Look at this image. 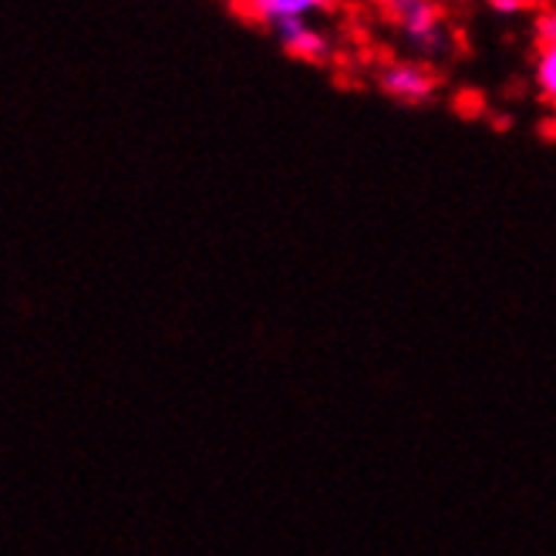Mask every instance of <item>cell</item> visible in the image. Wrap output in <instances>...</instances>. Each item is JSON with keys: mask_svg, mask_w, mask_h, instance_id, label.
Instances as JSON below:
<instances>
[{"mask_svg": "<svg viewBox=\"0 0 556 556\" xmlns=\"http://www.w3.org/2000/svg\"><path fill=\"white\" fill-rule=\"evenodd\" d=\"M391 21L399 24L402 35L418 48V51H442L445 48V27H442V11L435 0H384Z\"/></svg>", "mask_w": 556, "mask_h": 556, "instance_id": "1", "label": "cell"}, {"mask_svg": "<svg viewBox=\"0 0 556 556\" xmlns=\"http://www.w3.org/2000/svg\"><path fill=\"white\" fill-rule=\"evenodd\" d=\"M378 88L395 98V102H405V105H421L429 102L439 88V78L425 68V64H415V61H395V64H384L381 75H378Z\"/></svg>", "mask_w": 556, "mask_h": 556, "instance_id": "2", "label": "cell"}, {"mask_svg": "<svg viewBox=\"0 0 556 556\" xmlns=\"http://www.w3.org/2000/svg\"><path fill=\"white\" fill-rule=\"evenodd\" d=\"M331 8V0H233V11L253 24H283V21H301L317 11Z\"/></svg>", "mask_w": 556, "mask_h": 556, "instance_id": "3", "label": "cell"}, {"mask_svg": "<svg viewBox=\"0 0 556 556\" xmlns=\"http://www.w3.org/2000/svg\"><path fill=\"white\" fill-rule=\"evenodd\" d=\"M277 30V41L280 48L298 58V61H311V64H320L331 58V45H327V38L320 35V30L314 24H307V17L301 21H283L274 27Z\"/></svg>", "mask_w": 556, "mask_h": 556, "instance_id": "4", "label": "cell"}, {"mask_svg": "<svg viewBox=\"0 0 556 556\" xmlns=\"http://www.w3.org/2000/svg\"><path fill=\"white\" fill-rule=\"evenodd\" d=\"M536 88L546 102L556 109V41L553 45H540V58H536Z\"/></svg>", "mask_w": 556, "mask_h": 556, "instance_id": "5", "label": "cell"}, {"mask_svg": "<svg viewBox=\"0 0 556 556\" xmlns=\"http://www.w3.org/2000/svg\"><path fill=\"white\" fill-rule=\"evenodd\" d=\"M536 35H540V45H553L556 41V11H549V14L540 17Z\"/></svg>", "mask_w": 556, "mask_h": 556, "instance_id": "6", "label": "cell"}, {"mask_svg": "<svg viewBox=\"0 0 556 556\" xmlns=\"http://www.w3.org/2000/svg\"><path fill=\"white\" fill-rule=\"evenodd\" d=\"M500 14H519L522 8H527V0H489Z\"/></svg>", "mask_w": 556, "mask_h": 556, "instance_id": "7", "label": "cell"}]
</instances>
